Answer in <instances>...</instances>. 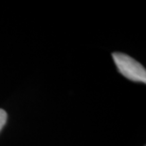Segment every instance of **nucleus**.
<instances>
[{
	"label": "nucleus",
	"instance_id": "obj_2",
	"mask_svg": "<svg viewBox=\"0 0 146 146\" xmlns=\"http://www.w3.org/2000/svg\"><path fill=\"white\" fill-rule=\"evenodd\" d=\"M7 113H6L5 110H3L0 108V131L2 130V128L4 127V125L7 121Z\"/></svg>",
	"mask_w": 146,
	"mask_h": 146
},
{
	"label": "nucleus",
	"instance_id": "obj_1",
	"mask_svg": "<svg viewBox=\"0 0 146 146\" xmlns=\"http://www.w3.org/2000/svg\"><path fill=\"white\" fill-rule=\"evenodd\" d=\"M112 57L119 71L124 77L134 82L146 83V70L138 61L121 52H114Z\"/></svg>",
	"mask_w": 146,
	"mask_h": 146
}]
</instances>
